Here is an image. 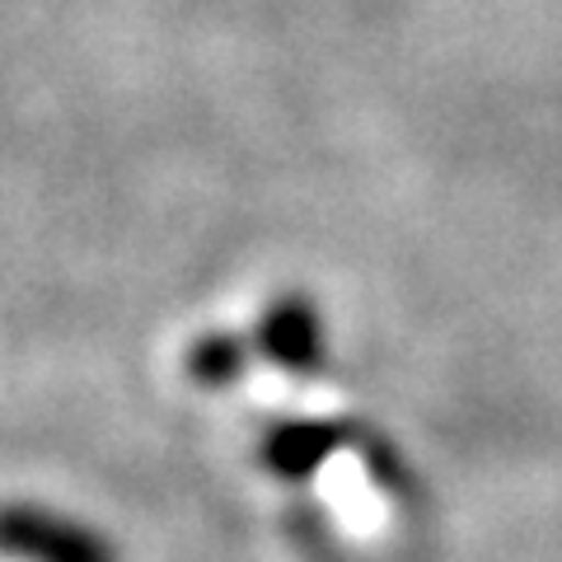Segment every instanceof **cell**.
Segmentation results:
<instances>
[{
	"label": "cell",
	"mask_w": 562,
	"mask_h": 562,
	"mask_svg": "<svg viewBox=\"0 0 562 562\" xmlns=\"http://www.w3.org/2000/svg\"><path fill=\"white\" fill-rule=\"evenodd\" d=\"M0 558L14 562H122L117 543L90 520L38 502L0 506Z\"/></svg>",
	"instance_id": "cell-1"
},
{
	"label": "cell",
	"mask_w": 562,
	"mask_h": 562,
	"mask_svg": "<svg viewBox=\"0 0 562 562\" xmlns=\"http://www.w3.org/2000/svg\"><path fill=\"white\" fill-rule=\"evenodd\" d=\"M254 347L291 380L319 375L328 366V328H324L319 305H314L305 291H281L277 301L262 310Z\"/></svg>",
	"instance_id": "cell-2"
},
{
	"label": "cell",
	"mask_w": 562,
	"mask_h": 562,
	"mask_svg": "<svg viewBox=\"0 0 562 562\" xmlns=\"http://www.w3.org/2000/svg\"><path fill=\"white\" fill-rule=\"evenodd\" d=\"M351 441L347 422H277L262 436V464L286 483H305L324 469V460L338 446Z\"/></svg>",
	"instance_id": "cell-3"
},
{
	"label": "cell",
	"mask_w": 562,
	"mask_h": 562,
	"mask_svg": "<svg viewBox=\"0 0 562 562\" xmlns=\"http://www.w3.org/2000/svg\"><path fill=\"white\" fill-rule=\"evenodd\" d=\"M249 357H254V347L244 333L211 328L188 347L183 371L192 384H202V390H231V384H239L244 371H249Z\"/></svg>",
	"instance_id": "cell-4"
}]
</instances>
